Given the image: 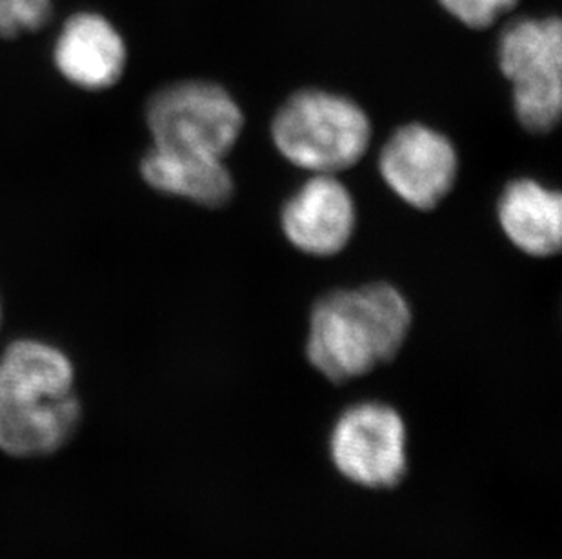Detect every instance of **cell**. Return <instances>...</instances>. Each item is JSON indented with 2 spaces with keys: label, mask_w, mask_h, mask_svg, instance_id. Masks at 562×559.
Wrapping results in <instances>:
<instances>
[{
  "label": "cell",
  "mask_w": 562,
  "mask_h": 559,
  "mask_svg": "<svg viewBox=\"0 0 562 559\" xmlns=\"http://www.w3.org/2000/svg\"><path fill=\"white\" fill-rule=\"evenodd\" d=\"M409 328L408 300L393 285L334 290L313 307L306 356L326 380L346 384L390 364Z\"/></svg>",
  "instance_id": "cell-1"
},
{
  "label": "cell",
  "mask_w": 562,
  "mask_h": 559,
  "mask_svg": "<svg viewBox=\"0 0 562 559\" xmlns=\"http://www.w3.org/2000/svg\"><path fill=\"white\" fill-rule=\"evenodd\" d=\"M271 138L293 166L315 174H335L361 162L372 140V124L350 99L304 90L277 112Z\"/></svg>",
  "instance_id": "cell-2"
},
{
  "label": "cell",
  "mask_w": 562,
  "mask_h": 559,
  "mask_svg": "<svg viewBox=\"0 0 562 559\" xmlns=\"http://www.w3.org/2000/svg\"><path fill=\"white\" fill-rule=\"evenodd\" d=\"M146 124L155 148L224 160L239 140L245 115L221 85L181 80L155 91Z\"/></svg>",
  "instance_id": "cell-3"
},
{
  "label": "cell",
  "mask_w": 562,
  "mask_h": 559,
  "mask_svg": "<svg viewBox=\"0 0 562 559\" xmlns=\"http://www.w3.org/2000/svg\"><path fill=\"white\" fill-rule=\"evenodd\" d=\"M499 66L512 82L520 126L552 132L562 113V26L558 16L520 19L499 38Z\"/></svg>",
  "instance_id": "cell-4"
},
{
  "label": "cell",
  "mask_w": 562,
  "mask_h": 559,
  "mask_svg": "<svg viewBox=\"0 0 562 559\" xmlns=\"http://www.w3.org/2000/svg\"><path fill=\"white\" fill-rule=\"evenodd\" d=\"M329 458L353 486L370 491L397 487L408 470V433L403 417L382 401L348 407L329 433Z\"/></svg>",
  "instance_id": "cell-5"
},
{
  "label": "cell",
  "mask_w": 562,
  "mask_h": 559,
  "mask_svg": "<svg viewBox=\"0 0 562 559\" xmlns=\"http://www.w3.org/2000/svg\"><path fill=\"white\" fill-rule=\"evenodd\" d=\"M387 187L408 206L431 212L456 184L459 157L450 138L425 126L398 127L379 155Z\"/></svg>",
  "instance_id": "cell-6"
},
{
  "label": "cell",
  "mask_w": 562,
  "mask_h": 559,
  "mask_svg": "<svg viewBox=\"0 0 562 559\" xmlns=\"http://www.w3.org/2000/svg\"><path fill=\"white\" fill-rule=\"evenodd\" d=\"M356 224V202L335 174H313L281 213L288 242L312 256L340 253L353 237Z\"/></svg>",
  "instance_id": "cell-7"
},
{
  "label": "cell",
  "mask_w": 562,
  "mask_h": 559,
  "mask_svg": "<svg viewBox=\"0 0 562 559\" xmlns=\"http://www.w3.org/2000/svg\"><path fill=\"white\" fill-rule=\"evenodd\" d=\"M64 79L82 90H110L123 79L127 49L117 27L99 13H75L64 22L54 49Z\"/></svg>",
  "instance_id": "cell-8"
},
{
  "label": "cell",
  "mask_w": 562,
  "mask_h": 559,
  "mask_svg": "<svg viewBox=\"0 0 562 559\" xmlns=\"http://www.w3.org/2000/svg\"><path fill=\"white\" fill-rule=\"evenodd\" d=\"M80 417L75 392L52 400L0 398V450L15 458L57 453L74 436Z\"/></svg>",
  "instance_id": "cell-9"
},
{
  "label": "cell",
  "mask_w": 562,
  "mask_h": 559,
  "mask_svg": "<svg viewBox=\"0 0 562 559\" xmlns=\"http://www.w3.org/2000/svg\"><path fill=\"white\" fill-rule=\"evenodd\" d=\"M504 235L515 248L536 259L561 251L562 201L559 191L537 180L517 179L504 187L497 206Z\"/></svg>",
  "instance_id": "cell-10"
},
{
  "label": "cell",
  "mask_w": 562,
  "mask_h": 559,
  "mask_svg": "<svg viewBox=\"0 0 562 559\" xmlns=\"http://www.w3.org/2000/svg\"><path fill=\"white\" fill-rule=\"evenodd\" d=\"M140 174L155 191L196 206L223 207L234 196V179L223 159L154 146L140 160Z\"/></svg>",
  "instance_id": "cell-11"
},
{
  "label": "cell",
  "mask_w": 562,
  "mask_h": 559,
  "mask_svg": "<svg viewBox=\"0 0 562 559\" xmlns=\"http://www.w3.org/2000/svg\"><path fill=\"white\" fill-rule=\"evenodd\" d=\"M68 356L38 340H16L0 356V398L52 400L74 392Z\"/></svg>",
  "instance_id": "cell-12"
},
{
  "label": "cell",
  "mask_w": 562,
  "mask_h": 559,
  "mask_svg": "<svg viewBox=\"0 0 562 559\" xmlns=\"http://www.w3.org/2000/svg\"><path fill=\"white\" fill-rule=\"evenodd\" d=\"M54 11L55 0H0V38L41 32Z\"/></svg>",
  "instance_id": "cell-13"
},
{
  "label": "cell",
  "mask_w": 562,
  "mask_h": 559,
  "mask_svg": "<svg viewBox=\"0 0 562 559\" xmlns=\"http://www.w3.org/2000/svg\"><path fill=\"white\" fill-rule=\"evenodd\" d=\"M519 0H439L451 16L472 30L492 26L501 15L514 10Z\"/></svg>",
  "instance_id": "cell-14"
}]
</instances>
